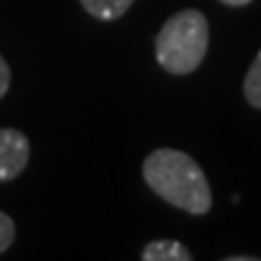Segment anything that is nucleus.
<instances>
[{"instance_id":"f257e3e1","label":"nucleus","mask_w":261,"mask_h":261,"mask_svg":"<svg viewBox=\"0 0 261 261\" xmlns=\"http://www.w3.org/2000/svg\"><path fill=\"white\" fill-rule=\"evenodd\" d=\"M143 177L160 198H165L179 211L203 215L213 205V196L203 169L187 152L172 148H160L150 152L143 162Z\"/></svg>"},{"instance_id":"6e6552de","label":"nucleus","mask_w":261,"mask_h":261,"mask_svg":"<svg viewBox=\"0 0 261 261\" xmlns=\"http://www.w3.org/2000/svg\"><path fill=\"white\" fill-rule=\"evenodd\" d=\"M8 87H10V68H8V63H5V58L0 56V99L5 97Z\"/></svg>"},{"instance_id":"f03ea898","label":"nucleus","mask_w":261,"mask_h":261,"mask_svg":"<svg viewBox=\"0 0 261 261\" xmlns=\"http://www.w3.org/2000/svg\"><path fill=\"white\" fill-rule=\"evenodd\" d=\"M208 54V19L198 10H181L162 24L155 39L158 63L172 75H189Z\"/></svg>"},{"instance_id":"1a4fd4ad","label":"nucleus","mask_w":261,"mask_h":261,"mask_svg":"<svg viewBox=\"0 0 261 261\" xmlns=\"http://www.w3.org/2000/svg\"><path fill=\"white\" fill-rule=\"evenodd\" d=\"M223 5H230V8H242V5H249L252 0H220Z\"/></svg>"},{"instance_id":"0eeeda50","label":"nucleus","mask_w":261,"mask_h":261,"mask_svg":"<svg viewBox=\"0 0 261 261\" xmlns=\"http://www.w3.org/2000/svg\"><path fill=\"white\" fill-rule=\"evenodd\" d=\"M12 242H15V223L8 213L0 211V254L8 252Z\"/></svg>"},{"instance_id":"39448f33","label":"nucleus","mask_w":261,"mask_h":261,"mask_svg":"<svg viewBox=\"0 0 261 261\" xmlns=\"http://www.w3.org/2000/svg\"><path fill=\"white\" fill-rule=\"evenodd\" d=\"M80 3L94 19H104V22L119 19L133 5V0H80Z\"/></svg>"},{"instance_id":"7ed1b4c3","label":"nucleus","mask_w":261,"mask_h":261,"mask_svg":"<svg viewBox=\"0 0 261 261\" xmlns=\"http://www.w3.org/2000/svg\"><path fill=\"white\" fill-rule=\"evenodd\" d=\"M29 162V140L22 130L0 128V181L19 177Z\"/></svg>"},{"instance_id":"423d86ee","label":"nucleus","mask_w":261,"mask_h":261,"mask_svg":"<svg viewBox=\"0 0 261 261\" xmlns=\"http://www.w3.org/2000/svg\"><path fill=\"white\" fill-rule=\"evenodd\" d=\"M244 97H247V102L261 109V51L259 56L254 58L252 68H249V73L244 77Z\"/></svg>"},{"instance_id":"20e7f679","label":"nucleus","mask_w":261,"mask_h":261,"mask_svg":"<svg viewBox=\"0 0 261 261\" xmlns=\"http://www.w3.org/2000/svg\"><path fill=\"white\" fill-rule=\"evenodd\" d=\"M143 261H191V252L174 240H158L145 244L140 254Z\"/></svg>"}]
</instances>
